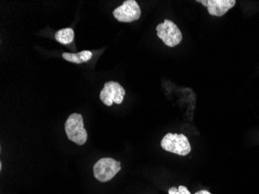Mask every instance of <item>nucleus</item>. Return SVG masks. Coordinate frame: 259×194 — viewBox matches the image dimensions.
I'll return each instance as SVG.
<instances>
[{
  "mask_svg": "<svg viewBox=\"0 0 259 194\" xmlns=\"http://www.w3.org/2000/svg\"><path fill=\"white\" fill-rule=\"evenodd\" d=\"M207 8L211 16L222 17L236 4L235 0H198Z\"/></svg>",
  "mask_w": 259,
  "mask_h": 194,
  "instance_id": "obj_7",
  "label": "nucleus"
},
{
  "mask_svg": "<svg viewBox=\"0 0 259 194\" xmlns=\"http://www.w3.org/2000/svg\"><path fill=\"white\" fill-rule=\"evenodd\" d=\"M157 35L162 40L166 46L172 47L178 45L183 40V34L176 23L171 20H165L156 27Z\"/></svg>",
  "mask_w": 259,
  "mask_h": 194,
  "instance_id": "obj_4",
  "label": "nucleus"
},
{
  "mask_svg": "<svg viewBox=\"0 0 259 194\" xmlns=\"http://www.w3.org/2000/svg\"><path fill=\"white\" fill-rule=\"evenodd\" d=\"M168 194H191L189 189L184 186H180L179 188L171 187L168 189Z\"/></svg>",
  "mask_w": 259,
  "mask_h": 194,
  "instance_id": "obj_10",
  "label": "nucleus"
},
{
  "mask_svg": "<svg viewBox=\"0 0 259 194\" xmlns=\"http://www.w3.org/2000/svg\"><path fill=\"white\" fill-rule=\"evenodd\" d=\"M65 132L70 141L82 145L87 141V131L84 128L83 118L79 113H72L68 117L65 125Z\"/></svg>",
  "mask_w": 259,
  "mask_h": 194,
  "instance_id": "obj_1",
  "label": "nucleus"
},
{
  "mask_svg": "<svg viewBox=\"0 0 259 194\" xmlns=\"http://www.w3.org/2000/svg\"><path fill=\"white\" fill-rule=\"evenodd\" d=\"M125 96V90L117 82L110 81L105 83L100 92V100L106 106H110L113 103L121 104Z\"/></svg>",
  "mask_w": 259,
  "mask_h": 194,
  "instance_id": "obj_5",
  "label": "nucleus"
},
{
  "mask_svg": "<svg viewBox=\"0 0 259 194\" xmlns=\"http://www.w3.org/2000/svg\"><path fill=\"white\" fill-rule=\"evenodd\" d=\"M195 194H211L210 192H209V191L207 190H200L198 191V192H196Z\"/></svg>",
  "mask_w": 259,
  "mask_h": 194,
  "instance_id": "obj_11",
  "label": "nucleus"
},
{
  "mask_svg": "<svg viewBox=\"0 0 259 194\" xmlns=\"http://www.w3.org/2000/svg\"><path fill=\"white\" fill-rule=\"evenodd\" d=\"M63 58L66 61L75 64H81L87 62L93 58V53L90 51H82L78 53H63Z\"/></svg>",
  "mask_w": 259,
  "mask_h": 194,
  "instance_id": "obj_8",
  "label": "nucleus"
},
{
  "mask_svg": "<svg viewBox=\"0 0 259 194\" xmlns=\"http://www.w3.org/2000/svg\"><path fill=\"white\" fill-rule=\"evenodd\" d=\"M113 14L118 21L131 23L140 18L141 11L135 0H126L120 7L115 9Z\"/></svg>",
  "mask_w": 259,
  "mask_h": 194,
  "instance_id": "obj_6",
  "label": "nucleus"
},
{
  "mask_svg": "<svg viewBox=\"0 0 259 194\" xmlns=\"http://www.w3.org/2000/svg\"><path fill=\"white\" fill-rule=\"evenodd\" d=\"M121 169L120 162L112 158H102L93 166V173L96 179L102 183L108 182L113 179Z\"/></svg>",
  "mask_w": 259,
  "mask_h": 194,
  "instance_id": "obj_3",
  "label": "nucleus"
},
{
  "mask_svg": "<svg viewBox=\"0 0 259 194\" xmlns=\"http://www.w3.org/2000/svg\"><path fill=\"white\" fill-rule=\"evenodd\" d=\"M161 146L166 151L179 154L187 156L191 151L190 141L184 135L168 133L161 140Z\"/></svg>",
  "mask_w": 259,
  "mask_h": 194,
  "instance_id": "obj_2",
  "label": "nucleus"
},
{
  "mask_svg": "<svg viewBox=\"0 0 259 194\" xmlns=\"http://www.w3.org/2000/svg\"><path fill=\"white\" fill-rule=\"evenodd\" d=\"M55 40L62 45H69L73 42L75 33L72 28H65L58 30L55 33Z\"/></svg>",
  "mask_w": 259,
  "mask_h": 194,
  "instance_id": "obj_9",
  "label": "nucleus"
}]
</instances>
